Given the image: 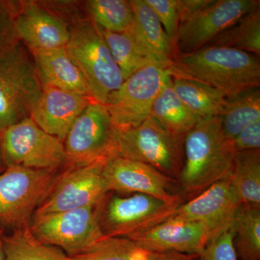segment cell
<instances>
[{
  "label": "cell",
  "instance_id": "obj_8",
  "mask_svg": "<svg viewBox=\"0 0 260 260\" xmlns=\"http://www.w3.org/2000/svg\"><path fill=\"white\" fill-rule=\"evenodd\" d=\"M0 153L5 169L23 167L59 172L67 164L63 142L48 134L30 118L0 133Z\"/></svg>",
  "mask_w": 260,
  "mask_h": 260
},
{
  "label": "cell",
  "instance_id": "obj_23",
  "mask_svg": "<svg viewBox=\"0 0 260 260\" xmlns=\"http://www.w3.org/2000/svg\"><path fill=\"white\" fill-rule=\"evenodd\" d=\"M99 28L116 64L122 73L124 80L145 67L150 65L160 67L129 30L114 32Z\"/></svg>",
  "mask_w": 260,
  "mask_h": 260
},
{
  "label": "cell",
  "instance_id": "obj_5",
  "mask_svg": "<svg viewBox=\"0 0 260 260\" xmlns=\"http://www.w3.org/2000/svg\"><path fill=\"white\" fill-rule=\"evenodd\" d=\"M184 138L166 129L151 116L138 125L119 130L114 155L143 162L179 181Z\"/></svg>",
  "mask_w": 260,
  "mask_h": 260
},
{
  "label": "cell",
  "instance_id": "obj_17",
  "mask_svg": "<svg viewBox=\"0 0 260 260\" xmlns=\"http://www.w3.org/2000/svg\"><path fill=\"white\" fill-rule=\"evenodd\" d=\"M93 101L87 95L42 85V93L30 118L48 134L64 142L77 118Z\"/></svg>",
  "mask_w": 260,
  "mask_h": 260
},
{
  "label": "cell",
  "instance_id": "obj_3",
  "mask_svg": "<svg viewBox=\"0 0 260 260\" xmlns=\"http://www.w3.org/2000/svg\"><path fill=\"white\" fill-rule=\"evenodd\" d=\"M65 49L83 74L91 99L105 105L124 80L99 27L87 17L74 19Z\"/></svg>",
  "mask_w": 260,
  "mask_h": 260
},
{
  "label": "cell",
  "instance_id": "obj_24",
  "mask_svg": "<svg viewBox=\"0 0 260 260\" xmlns=\"http://www.w3.org/2000/svg\"><path fill=\"white\" fill-rule=\"evenodd\" d=\"M219 117L225 138L232 142L242 130L260 121V88L250 89L236 96L227 98Z\"/></svg>",
  "mask_w": 260,
  "mask_h": 260
},
{
  "label": "cell",
  "instance_id": "obj_18",
  "mask_svg": "<svg viewBox=\"0 0 260 260\" xmlns=\"http://www.w3.org/2000/svg\"><path fill=\"white\" fill-rule=\"evenodd\" d=\"M129 239L143 249L156 254L173 251L200 254L212 238L208 228L203 223L168 219Z\"/></svg>",
  "mask_w": 260,
  "mask_h": 260
},
{
  "label": "cell",
  "instance_id": "obj_2",
  "mask_svg": "<svg viewBox=\"0 0 260 260\" xmlns=\"http://www.w3.org/2000/svg\"><path fill=\"white\" fill-rule=\"evenodd\" d=\"M259 57L232 48L206 47L178 55L169 70L173 76L207 84L231 98L259 88Z\"/></svg>",
  "mask_w": 260,
  "mask_h": 260
},
{
  "label": "cell",
  "instance_id": "obj_19",
  "mask_svg": "<svg viewBox=\"0 0 260 260\" xmlns=\"http://www.w3.org/2000/svg\"><path fill=\"white\" fill-rule=\"evenodd\" d=\"M134 22L129 31L162 68L169 69L178 56L177 48L168 37L155 12L145 0H130Z\"/></svg>",
  "mask_w": 260,
  "mask_h": 260
},
{
  "label": "cell",
  "instance_id": "obj_1",
  "mask_svg": "<svg viewBox=\"0 0 260 260\" xmlns=\"http://www.w3.org/2000/svg\"><path fill=\"white\" fill-rule=\"evenodd\" d=\"M179 186L184 203L230 177L235 152L225 138L219 116L198 121L185 135Z\"/></svg>",
  "mask_w": 260,
  "mask_h": 260
},
{
  "label": "cell",
  "instance_id": "obj_11",
  "mask_svg": "<svg viewBox=\"0 0 260 260\" xmlns=\"http://www.w3.org/2000/svg\"><path fill=\"white\" fill-rule=\"evenodd\" d=\"M107 159L88 165L63 169L58 173L50 190L34 216L96 207L109 192L103 177Z\"/></svg>",
  "mask_w": 260,
  "mask_h": 260
},
{
  "label": "cell",
  "instance_id": "obj_39",
  "mask_svg": "<svg viewBox=\"0 0 260 260\" xmlns=\"http://www.w3.org/2000/svg\"><path fill=\"white\" fill-rule=\"evenodd\" d=\"M3 234H5L4 228L0 225V237H1L3 235Z\"/></svg>",
  "mask_w": 260,
  "mask_h": 260
},
{
  "label": "cell",
  "instance_id": "obj_37",
  "mask_svg": "<svg viewBox=\"0 0 260 260\" xmlns=\"http://www.w3.org/2000/svg\"><path fill=\"white\" fill-rule=\"evenodd\" d=\"M1 237H0V260H5V251Z\"/></svg>",
  "mask_w": 260,
  "mask_h": 260
},
{
  "label": "cell",
  "instance_id": "obj_29",
  "mask_svg": "<svg viewBox=\"0 0 260 260\" xmlns=\"http://www.w3.org/2000/svg\"><path fill=\"white\" fill-rule=\"evenodd\" d=\"M84 6L87 18L107 31H127L134 22L130 0H88Z\"/></svg>",
  "mask_w": 260,
  "mask_h": 260
},
{
  "label": "cell",
  "instance_id": "obj_16",
  "mask_svg": "<svg viewBox=\"0 0 260 260\" xmlns=\"http://www.w3.org/2000/svg\"><path fill=\"white\" fill-rule=\"evenodd\" d=\"M19 42L30 52L64 47L70 39V25L64 17L45 3L18 1L15 20Z\"/></svg>",
  "mask_w": 260,
  "mask_h": 260
},
{
  "label": "cell",
  "instance_id": "obj_36",
  "mask_svg": "<svg viewBox=\"0 0 260 260\" xmlns=\"http://www.w3.org/2000/svg\"><path fill=\"white\" fill-rule=\"evenodd\" d=\"M198 254L179 252H165L158 254V260H198Z\"/></svg>",
  "mask_w": 260,
  "mask_h": 260
},
{
  "label": "cell",
  "instance_id": "obj_26",
  "mask_svg": "<svg viewBox=\"0 0 260 260\" xmlns=\"http://www.w3.org/2000/svg\"><path fill=\"white\" fill-rule=\"evenodd\" d=\"M5 260H71L56 246L48 245L32 235L30 226L2 236Z\"/></svg>",
  "mask_w": 260,
  "mask_h": 260
},
{
  "label": "cell",
  "instance_id": "obj_32",
  "mask_svg": "<svg viewBox=\"0 0 260 260\" xmlns=\"http://www.w3.org/2000/svg\"><path fill=\"white\" fill-rule=\"evenodd\" d=\"M198 260H238L234 249L232 229L210 240L203 251L198 254Z\"/></svg>",
  "mask_w": 260,
  "mask_h": 260
},
{
  "label": "cell",
  "instance_id": "obj_33",
  "mask_svg": "<svg viewBox=\"0 0 260 260\" xmlns=\"http://www.w3.org/2000/svg\"><path fill=\"white\" fill-rule=\"evenodd\" d=\"M18 1L0 0V50L18 42L15 20Z\"/></svg>",
  "mask_w": 260,
  "mask_h": 260
},
{
  "label": "cell",
  "instance_id": "obj_4",
  "mask_svg": "<svg viewBox=\"0 0 260 260\" xmlns=\"http://www.w3.org/2000/svg\"><path fill=\"white\" fill-rule=\"evenodd\" d=\"M42 90L34 58L21 42L0 50V133L30 117Z\"/></svg>",
  "mask_w": 260,
  "mask_h": 260
},
{
  "label": "cell",
  "instance_id": "obj_20",
  "mask_svg": "<svg viewBox=\"0 0 260 260\" xmlns=\"http://www.w3.org/2000/svg\"><path fill=\"white\" fill-rule=\"evenodd\" d=\"M30 54L42 85H50L90 97L83 74L65 47L34 51Z\"/></svg>",
  "mask_w": 260,
  "mask_h": 260
},
{
  "label": "cell",
  "instance_id": "obj_22",
  "mask_svg": "<svg viewBox=\"0 0 260 260\" xmlns=\"http://www.w3.org/2000/svg\"><path fill=\"white\" fill-rule=\"evenodd\" d=\"M172 80L181 102L200 119L219 116L223 112L227 97L218 89L189 78L172 75Z\"/></svg>",
  "mask_w": 260,
  "mask_h": 260
},
{
  "label": "cell",
  "instance_id": "obj_15",
  "mask_svg": "<svg viewBox=\"0 0 260 260\" xmlns=\"http://www.w3.org/2000/svg\"><path fill=\"white\" fill-rule=\"evenodd\" d=\"M240 205L233 189L230 176L179 205L169 219L203 223L208 228L213 239L232 229Z\"/></svg>",
  "mask_w": 260,
  "mask_h": 260
},
{
  "label": "cell",
  "instance_id": "obj_34",
  "mask_svg": "<svg viewBox=\"0 0 260 260\" xmlns=\"http://www.w3.org/2000/svg\"><path fill=\"white\" fill-rule=\"evenodd\" d=\"M234 152L260 150V121L247 126L232 141Z\"/></svg>",
  "mask_w": 260,
  "mask_h": 260
},
{
  "label": "cell",
  "instance_id": "obj_13",
  "mask_svg": "<svg viewBox=\"0 0 260 260\" xmlns=\"http://www.w3.org/2000/svg\"><path fill=\"white\" fill-rule=\"evenodd\" d=\"M103 177L108 191L148 194L175 206L184 203L178 181L143 162L113 154L106 160Z\"/></svg>",
  "mask_w": 260,
  "mask_h": 260
},
{
  "label": "cell",
  "instance_id": "obj_38",
  "mask_svg": "<svg viewBox=\"0 0 260 260\" xmlns=\"http://www.w3.org/2000/svg\"><path fill=\"white\" fill-rule=\"evenodd\" d=\"M5 169L4 167V165H3V159H2L1 156V153H0V173H2L3 172V171H5Z\"/></svg>",
  "mask_w": 260,
  "mask_h": 260
},
{
  "label": "cell",
  "instance_id": "obj_21",
  "mask_svg": "<svg viewBox=\"0 0 260 260\" xmlns=\"http://www.w3.org/2000/svg\"><path fill=\"white\" fill-rule=\"evenodd\" d=\"M150 116L162 126L177 136L185 135L201 120L184 104L173 87L172 75H169L154 101Z\"/></svg>",
  "mask_w": 260,
  "mask_h": 260
},
{
  "label": "cell",
  "instance_id": "obj_25",
  "mask_svg": "<svg viewBox=\"0 0 260 260\" xmlns=\"http://www.w3.org/2000/svg\"><path fill=\"white\" fill-rule=\"evenodd\" d=\"M231 181L241 205L260 206V150L236 153Z\"/></svg>",
  "mask_w": 260,
  "mask_h": 260
},
{
  "label": "cell",
  "instance_id": "obj_12",
  "mask_svg": "<svg viewBox=\"0 0 260 260\" xmlns=\"http://www.w3.org/2000/svg\"><path fill=\"white\" fill-rule=\"evenodd\" d=\"M170 70L147 66L124 80L111 94L105 106L119 130L140 124L150 116L152 107Z\"/></svg>",
  "mask_w": 260,
  "mask_h": 260
},
{
  "label": "cell",
  "instance_id": "obj_6",
  "mask_svg": "<svg viewBox=\"0 0 260 260\" xmlns=\"http://www.w3.org/2000/svg\"><path fill=\"white\" fill-rule=\"evenodd\" d=\"M178 207L148 194L109 191L95 211L104 237L132 239L164 223Z\"/></svg>",
  "mask_w": 260,
  "mask_h": 260
},
{
  "label": "cell",
  "instance_id": "obj_7",
  "mask_svg": "<svg viewBox=\"0 0 260 260\" xmlns=\"http://www.w3.org/2000/svg\"><path fill=\"white\" fill-rule=\"evenodd\" d=\"M59 172L13 167L0 173V225L13 231L30 226Z\"/></svg>",
  "mask_w": 260,
  "mask_h": 260
},
{
  "label": "cell",
  "instance_id": "obj_35",
  "mask_svg": "<svg viewBox=\"0 0 260 260\" xmlns=\"http://www.w3.org/2000/svg\"><path fill=\"white\" fill-rule=\"evenodd\" d=\"M213 2L214 0H177L179 23L189 20Z\"/></svg>",
  "mask_w": 260,
  "mask_h": 260
},
{
  "label": "cell",
  "instance_id": "obj_30",
  "mask_svg": "<svg viewBox=\"0 0 260 260\" xmlns=\"http://www.w3.org/2000/svg\"><path fill=\"white\" fill-rule=\"evenodd\" d=\"M71 260H158V254L143 249L126 238L104 237Z\"/></svg>",
  "mask_w": 260,
  "mask_h": 260
},
{
  "label": "cell",
  "instance_id": "obj_27",
  "mask_svg": "<svg viewBox=\"0 0 260 260\" xmlns=\"http://www.w3.org/2000/svg\"><path fill=\"white\" fill-rule=\"evenodd\" d=\"M232 229L238 260H260V206L241 205Z\"/></svg>",
  "mask_w": 260,
  "mask_h": 260
},
{
  "label": "cell",
  "instance_id": "obj_28",
  "mask_svg": "<svg viewBox=\"0 0 260 260\" xmlns=\"http://www.w3.org/2000/svg\"><path fill=\"white\" fill-rule=\"evenodd\" d=\"M232 48L260 55V8L243 16L205 47Z\"/></svg>",
  "mask_w": 260,
  "mask_h": 260
},
{
  "label": "cell",
  "instance_id": "obj_10",
  "mask_svg": "<svg viewBox=\"0 0 260 260\" xmlns=\"http://www.w3.org/2000/svg\"><path fill=\"white\" fill-rule=\"evenodd\" d=\"M30 230L39 242L56 246L73 257L104 239L95 208L36 215Z\"/></svg>",
  "mask_w": 260,
  "mask_h": 260
},
{
  "label": "cell",
  "instance_id": "obj_9",
  "mask_svg": "<svg viewBox=\"0 0 260 260\" xmlns=\"http://www.w3.org/2000/svg\"><path fill=\"white\" fill-rule=\"evenodd\" d=\"M118 133L106 106L93 101L77 118L63 142L65 168L109 158L114 153Z\"/></svg>",
  "mask_w": 260,
  "mask_h": 260
},
{
  "label": "cell",
  "instance_id": "obj_14",
  "mask_svg": "<svg viewBox=\"0 0 260 260\" xmlns=\"http://www.w3.org/2000/svg\"><path fill=\"white\" fill-rule=\"evenodd\" d=\"M258 8L259 0H214L209 6L179 25L178 55L205 47L220 32Z\"/></svg>",
  "mask_w": 260,
  "mask_h": 260
},
{
  "label": "cell",
  "instance_id": "obj_31",
  "mask_svg": "<svg viewBox=\"0 0 260 260\" xmlns=\"http://www.w3.org/2000/svg\"><path fill=\"white\" fill-rule=\"evenodd\" d=\"M158 17L168 37L177 48L179 15L177 0H145Z\"/></svg>",
  "mask_w": 260,
  "mask_h": 260
}]
</instances>
